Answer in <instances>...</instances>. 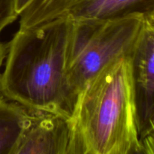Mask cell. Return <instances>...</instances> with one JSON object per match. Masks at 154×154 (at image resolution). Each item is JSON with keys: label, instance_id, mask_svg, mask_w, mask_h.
<instances>
[{"label": "cell", "instance_id": "obj_1", "mask_svg": "<svg viewBox=\"0 0 154 154\" xmlns=\"http://www.w3.org/2000/svg\"><path fill=\"white\" fill-rule=\"evenodd\" d=\"M72 27L63 17L20 28L6 46L0 95L32 114L70 119L76 102L66 74Z\"/></svg>", "mask_w": 154, "mask_h": 154}, {"label": "cell", "instance_id": "obj_2", "mask_svg": "<svg viewBox=\"0 0 154 154\" xmlns=\"http://www.w3.org/2000/svg\"><path fill=\"white\" fill-rule=\"evenodd\" d=\"M132 61L116 59L78 93L66 154H127L138 139Z\"/></svg>", "mask_w": 154, "mask_h": 154}, {"label": "cell", "instance_id": "obj_3", "mask_svg": "<svg viewBox=\"0 0 154 154\" xmlns=\"http://www.w3.org/2000/svg\"><path fill=\"white\" fill-rule=\"evenodd\" d=\"M142 15L72 20L67 79L77 99L86 84L116 59L132 56L144 24Z\"/></svg>", "mask_w": 154, "mask_h": 154}, {"label": "cell", "instance_id": "obj_4", "mask_svg": "<svg viewBox=\"0 0 154 154\" xmlns=\"http://www.w3.org/2000/svg\"><path fill=\"white\" fill-rule=\"evenodd\" d=\"M132 78L138 138L154 135V14L144 17L132 55Z\"/></svg>", "mask_w": 154, "mask_h": 154}, {"label": "cell", "instance_id": "obj_5", "mask_svg": "<svg viewBox=\"0 0 154 154\" xmlns=\"http://www.w3.org/2000/svg\"><path fill=\"white\" fill-rule=\"evenodd\" d=\"M70 134L69 119L35 114L14 154H66Z\"/></svg>", "mask_w": 154, "mask_h": 154}, {"label": "cell", "instance_id": "obj_6", "mask_svg": "<svg viewBox=\"0 0 154 154\" xmlns=\"http://www.w3.org/2000/svg\"><path fill=\"white\" fill-rule=\"evenodd\" d=\"M151 14H154V0H75L65 17L75 21Z\"/></svg>", "mask_w": 154, "mask_h": 154}, {"label": "cell", "instance_id": "obj_7", "mask_svg": "<svg viewBox=\"0 0 154 154\" xmlns=\"http://www.w3.org/2000/svg\"><path fill=\"white\" fill-rule=\"evenodd\" d=\"M35 114L0 95V154H14Z\"/></svg>", "mask_w": 154, "mask_h": 154}, {"label": "cell", "instance_id": "obj_8", "mask_svg": "<svg viewBox=\"0 0 154 154\" xmlns=\"http://www.w3.org/2000/svg\"><path fill=\"white\" fill-rule=\"evenodd\" d=\"M75 0H32L20 14V28L36 26L63 17Z\"/></svg>", "mask_w": 154, "mask_h": 154}, {"label": "cell", "instance_id": "obj_9", "mask_svg": "<svg viewBox=\"0 0 154 154\" xmlns=\"http://www.w3.org/2000/svg\"><path fill=\"white\" fill-rule=\"evenodd\" d=\"M18 17L17 0H0V33Z\"/></svg>", "mask_w": 154, "mask_h": 154}, {"label": "cell", "instance_id": "obj_10", "mask_svg": "<svg viewBox=\"0 0 154 154\" xmlns=\"http://www.w3.org/2000/svg\"><path fill=\"white\" fill-rule=\"evenodd\" d=\"M127 154H154V135L135 140Z\"/></svg>", "mask_w": 154, "mask_h": 154}, {"label": "cell", "instance_id": "obj_11", "mask_svg": "<svg viewBox=\"0 0 154 154\" xmlns=\"http://www.w3.org/2000/svg\"><path fill=\"white\" fill-rule=\"evenodd\" d=\"M32 2V0H17V11L18 14H20L21 12Z\"/></svg>", "mask_w": 154, "mask_h": 154}, {"label": "cell", "instance_id": "obj_12", "mask_svg": "<svg viewBox=\"0 0 154 154\" xmlns=\"http://www.w3.org/2000/svg\"><path fill=\"white\" fill-rule=\"evenodd\" d=\"M5 55H6V46L2 43V42H0V69H1L2 66V63L4 60L5 59Z\"/></svg>", "mask_w": 154, "mask_h": 154}]
</instances>
